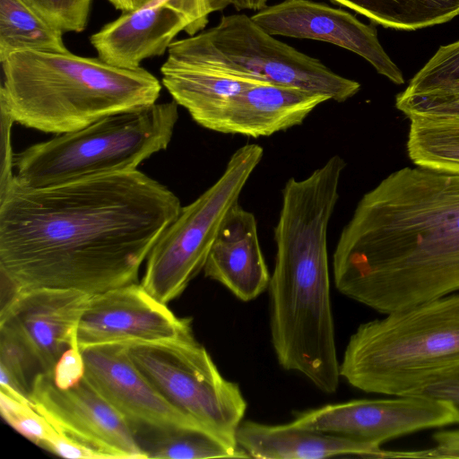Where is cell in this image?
<instances>
[{
  "label": "cell",
  "mask_w": 459,
  "mask_h": 459,
  "mask_svg": "<svg viewBox=\"0 0 459 459\" xmlns=\"http://www.w3.org/2000/svg\"><path fill=\"white\" fill-rule=\"evenodd\" d=\"M434 447L416 451H394L393 458H459V428L439 430L432 435Z\"/></svg>",
  "instance_id": "29"
},
{
  "label": "cell",
  "mask_w": 459,
  "mask_h": 459,
  "mask_svg": "<svg viewBox=\"0 0 459 459\" xmlns=\"http://www.w3.org/2000/svg\"><path fill=\"white\" fill-rule=\"evenodd\" d=\"M459 371V291L363 323L351 335L340 375L373 394L415 395Z\"/></svg>",
  "instance_id": "5"
},
{
  "label": "cell",
  "mask_w": 459,
  "mask_h": 459,
  "mask_svg": "<svg viewBox=\"0 0 459 459\" xmlns=\"http://www.w3.org/2000/svg\"><path fill=\"white\" fill-rule=\"evenodd\" d=\"M161 83L194 121L204 128L229 100L260 83L251 77L236 76L171 56L160 67Z\"/></svg>",
  "instance_id": "20"
},
{
  "label": "cell",
  "mask_w": 459,
  "mask_h": 459,
  "mask_svg": "<svg viewBox=\"0 0 459 459\" xmlns=\"http://www.w3.org/2000/svg\"><path fill=\"white\" fill-rule=\"evenodd\" d=\"M292 424L381 446L417 431L459 425L451 403L424 395L360 399L299 412Z\"/></svg>",
  "instance_id": "10"
},
{
  "label": "cell",
  "mask_w": 459,
  "mask_h": 459,
  "mask_svg": "<svg viewBox=\"0 0 459 459\" xmlns=\"http://www.w3.org/2000/svg\"><path fill=\"white\" fill-rule=\"evenodd\" d=\"M191 319L178 317L137 282L91 295L77 330L81 350L193 335Z\"/></svg>",
  "instance_id": "13"
},
{
  "label": "cell",
  "mask_w": 459,
  "mask_h": 459,
  "mask_svg": "<svg viewBox=\"0 0 459 459\" xmlns=\"http://www.w3.org/2000/svg\"><path fill=\"white\" fill-rule=\"evenodd\" d=\"M333 271L342 294L385 315L459 291V173L387 175L342 230Z\"/></svg>",
  "instance_id": "2"
},
{
  "label": "cell",
  "mask_w": 459,
  "mask_h": 459,
  "mask_svg": "<svg viewBox=\"0 0 459 459\" xmlns=\"http://www.w3.org/2000/svg\"><path fill=\"white\" fill-rule=\"evenodd\" d=\"M328 100L324 94L264 82L232 97L207 129L253 138L269 136L301 125Z\"/></svg>",
  "instance_id": "17"
},
{
  "label": "cell",
  "mask_w": 459,
  "mask_h": 459,
  "mask_svg": "<svg viewBox=\"0 0 459 459\" xmlns=\"http://www.w3.org/2000/svg\"><path fill=\"white\" fill-rule=\"evenodd\" d=\"M81 351L84 378L134 431L138 428L205 429L160 394L133 362L125 343L95 345Z\"/></svg>",
  "instance_id": "15"
},
{
  "label": "cell",
  "mask_w": 459,
  "mask_h": 459,
  "mask_svg": "<svg viewBox=\"0 0 459 459\" xmlns=\"http://www.w3.org/2000/svg\"><path fill=\"white\" fill-rule=\"evenodd\" d=\"M415 395L444 400L453 403L459 410V371L428 385Z\"/></svg>",
  "instance_id": "32"
},
{
  "label": "cell",
  "mask_w": 459,
  "mask_h": 459,
  "mask_svg": "<svg viewBox=\"0 0 459 459\" xmlns=\"http://www.w3.org/2000/svg\"><path fill=\"white\" fill-rule=\"evenodd\" d=\"M257 143L238 148L220 178L200 196L182 206L158 238L147 259L142 286L168 304L204 270L210 250L230 211L262 160Z\"/></svg>",
  "instance_id": "8"
},
{
  "label": "cell",
  "mask_w": 459,
  "mask_h": 459,
  "mask_svg": "<svg viewBox=\"0 0 459 459\" xmlns=\"http://www.w3.org/2000/svg\"><path fill=\"white\" fill-rule=\"evenodd\" d=\"M0 62V105L16 123L47 134L152 105L161 91L157 77L141 66L122 68L70 51H17Z\"/></svg>",
  "instance_id": "4"
},
{
  "label": "cell",
  "mask_w": 459,
  "mask_h": 459,
  "mask_svg": "<svg viewBox=\"0 0 459 459\" xmlns=\"http://www.w3.org/2000/svg\"><path fill=\"white\" fill-rule=\"evenodd\" d=\"M63 34L24 0H0V61L17 51L68 52Z\"/></svg>",
  "instance_id": "23"
},
{
  "label": "cell",
  "mask_w": 459,
  "mask_h": 459,
  "mask_svg": "<svg viewBox=\"0 0 459 459\" xmlns=\"http://www.w3.org/2000/svg\"><path fill=\"white\" fill-rule=\"evenodd\" d=\"M406 151L416 166L459 173V119L410 121Z\"/></svg>",
  "instance_id": "25"
},
{
  "label": "cell",
  "mask_w": 459,
  "mask_h": 459,
  "mask_svg": "<svg viewBox=\"0 0 459 459\" xmlns=\"http://www.w3.org/2000/svg\"><path fill=\"white\" fill-rule=\"evenodd\" d=\"M4 420L23 437L47 450L60 435L31 402L16 399L0 391Z\"/></svg>",
  "instance_id": "27"
},
{
  "label": "cell",
  "mask_w": 459,
  "mask_h": 459,
  "mask_svg": "<svg viewBox=\"0 0 459 459\" xmlns=\"http://www.w3.org/2000/svg\"><path fill=\"white\" fill-rule=\"evenodd\" d=\"M14 119L10 112L0 105V195L4 194L14 180V153L12 147V128Z\"/></svg>",
  "instance_id": "30"
},
{
  "label": "cell",
  "mask_w": 459,
  "mask_h": 459,
  "mask_svg": "<svg viewBox=\"0 0 459 459\" xmlns=\"http://www.w3.org/2000/svg\"><path fill=\"white\" fill-rule=\"evenodd\" d=\"M396 30L442 24L459 15V0H330Z\"/></svg>",
  "instance_id": "22"
},
{
  "label": "cell",
  "mask_w": 459,
  "mask_h": 459,
  "mask_svg": "<svg viewBox=\"0 0 459 459\" xmlns=\"http://www.w3.org/2000/svg\"><path fill=\"white\" fill-rule=\"evenodd\" d=\"M116 9L124 13L139 9L154 0H108Z\"/></svg>",
  "instance_id": "33"
},
{
  "label": "cell",
  "mask_w": 459,
  "mask_h": 459,
  "mask_svg": "<svg viewBox=\"0 0 459 459\" xmlns=\"http://www.w3.org/2000/svg\"><path fill=\"white\" fill-rule=\"evenodd\" d=\"M168 56L221 73L299 88L344 102L360 83L276 39L247 14L222 15L208 30L174 40Z\"/></svg>",
  "instance_id": "7"
},
{
  "label": "cell",
  "mask_w": 459,
  "mask_h": 459,
  "mask_svg": "<svg viewBox=\"0 0 459 459\" xmlns=\"http://www.w3.org/2000/svg\"><path fill=\"white\" fill-rule=\"evenodd\" d=\"M30 400L62 436L107 459L147 458L133 426L84 377L71 388L60 389L51 374L38 373Z\"/></svg>",
  "instance_id": "11"
},
{
  "label": "cell",
  "mask_w": 459,
  "mask_h": 459,
  "mask_svg": "<svg viewBox=\"0 0 459 459\" xmlns=\"http://www.w3.org/2000/svg\"><path fill=\"white\" fill-rule=\"evenodd\" d=\"M138 429L146 430L143 437L136 436V438L147 458H249L247 454L238 445L205 429L194 428Z\"/></svg>",
  "instance_id": "24"
},
{
  "label": "cell",
  "mask_w": 459,
  "mask_h": 459,
  "mask_svg": "<svg viewBox=\"0 0 459 459\" xmlns=\"http://www.w3.org/2000/svg\"><path fill=\"white\" fill-rule=\"evenodd\" d=\"M269 0H233L232 5L237 11H261L267 7Z\"/></svg>",
  "instance_id": "34"
},
{
  "label": "cell",
  "mask_w": 459,
  "mask_h": 459,
  "mask_svg": "<svg viewBox=\"0 0 459 459\" xmlns=\"http://www.w3.org/2000/svg\"><path fill=\"white\" fill-rule=\"evenodd\" d=\"M409 121L459 119V40L440 46L395 97Z\"/></svg>",
  "instance_id": "21"
},
{
  "label": "cell",
  "mask_w": 459,
  "mask_h": 459,
  "mask_svg": "<svg viewBox=\"0 0 459 459\" xmlns=\"http://www.w3.org/2000/svg\"><path fill=\"white\" fill-rule=\"evenodd\" d=\"M178 197L139 170L0 195V272L14 291L91 295L137 282L154 244L181 211Z\"/></svg>",
  "instance_id": "1"
},
{
  "label": "cell",
  "mask_w": 459,
  "mask_h": 459,
  "mask_svg": "<svg viewBox=\"0 0 459 459\" xmlns=\"http://www.w3.org/2000/svg\"><path fill=\"white\" fill-rule=\"evenodd\" d=\"M178 107L175 100L153 103L30 145L14 155L15 178L39 188L136 170L169 144Z\"/></svg>",
  "instance_id": "6"
},
{
  "label": "cell",
  "mask_w": 459,
  "mask_h": 459,
  "mask_svg": "<svg viewBox=\"0 0 459 459\" xmlns=\"http://www.w3.org/2000/svg\"><path fill=\"white\" fill-rule=\"evenodd\" d=\"M251 18L273 36L320 40L350 50L392 82L404 83L403 72L380 44L376 27L343 9L312 0H283Z\"/></svg>",
  "instance_id": "14"
},
{
  "label": "cell",
  "mask_w": 459,
  "mask_h": 459,
  "mask_svg": "<svg viewBox=\"0 0 459 459\" xmlns=\"http://www.w3.org/2000/svg\"><path fill=\"white\" fill-rule=\"evenodd\" d=\"M189 28V19L169 0H154L107 23L90 42L103 61L135 69L143 60L162 56L176 36Z\"/></svg>",
  "instance_id": "16"
},
{
  "label": "cell",
  "mask_w": 459,
  "mask_h": 459,
  "mask_svg": "<svg viewBox=\"0 0 459 459\" xmlns=\"http://www.w3.org/2000/svg\"><path fill=\"white\" fill-rule=\"evenodd\" d=\"M125 344L135 366L171 405L208 431L238 445L236 431L247 401L239 385L221 375L194 334Z\"/></svg>",
  "instance_id": "9"
},
{
  "label": "cell",
  "mask_w": 459,
  "mask_h": 459,
  "mask_svg": "<svg viewBox=\"0 0 459 459\" xmlns=\"http://www.w3.org/2000/svg\"><path fill=\"white\" fill-rule=\"evenodd\" d=\"M345 166L342 158L332 156L306 178L285 183L268 286L271 342L279 364L325 394H333L341 379L327 230Z\"/></svg>",
  "instance_id": "3"
},
{
  "label": "cell",
  "mask_w": 459,
  "mask_h": 459,
  "mask_svg": "<svg viewBox=\"0 0 459 459\" xmlns=\"http://www.w3.org/2000/svg\"><path fill=\"white\" fill-rule=\"evenodd\" d=\"M84 361L79 346L68 348L56 362L52 377L60 389H68L84 377Z\"/></svg>",
  "instance_id": "31"
},
{
  "label": "cell",
  "mask_w": 459,
  "mask_h": 459,
  "mask_svg": "<svg viewBox=\"0 0 459 459\" xmlns=\"http://www.w3.org/2000/svg\"><path fill=\"white\" fill-rule=\"evenodd\" d=\"M53 26L65 32H81L87 26L92 0H24Z\"/></svg>",
  "instance_id": "28"
},
{
  "label": "cell",
  "mask_w": 459,
  "mask_h": 459,
  "mask_svg": "<svg viewBox=\"0 0 459 459\" xmlns=\"http://www.w3.org/2000/svg\"><path fill=\"white\" fill-rule=\"evenodd\" d=\"M91 297L65 288L14 291L2 301L0 329L18 340L39 372L52 375L62 354L78 345V325Z\"/></svg>",
  "instance_id": "12"
},
{
  "label": "cell",
  "mask_w": 459,
  "mask_h": 459,
  "mask_svg": "<svg viewBox=\"0 0 459 459\" xmlns=\"http://www.w3.org/2000/svg\"><path fill=\"white\" fill-rule=\"evenodd\" d=\"M35 368L38 369L33 359L18 340L0 329V391L30 402L33 379L30 376Z\"/></svg>",
  "instance_id": "26"
},
{
  "label": "cell",
  "mask_w": 459,
  "mask_h": 459,
  "mask_svg": "<svg viewBox=\"0 0 459 459\" xmlns=\"http://www.w3.org/2000/svg\"><path fill=\"white\" fill-rule=\"evenodd\" d=\"M236 441L249 457L258 459H320L338 455L391 458V451L340 436L296 426L242 420Z\"/></svg>",
  "instance_id": "19"
},
{
  "label": "cell",
  "mask_w": 459,
  "mask_h": 459,
  "mask_svg": "<svg viewBox=\"0 0 459 459\" xmlns=\"http://www.w3.org/2000/svg\"><path fill=\"white\" fill-rule=\"evenodd\" d=\"M204 275L242 301L268 289V271L255 215L238 203L224 220L204 267Z\"/></svg>",
  "instance_id": "18"
}]
</instances>
